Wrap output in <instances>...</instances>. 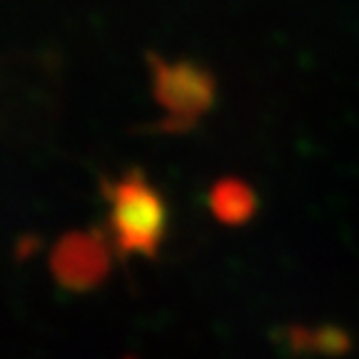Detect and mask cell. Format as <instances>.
<instances>
[{
  "instance_id": "1",
  "label": "cell",
  "mask_w": 359,
  "mask_h": 359,
  "mask_svg": "<svg viewBox=\"0 0 359 359\" xmlns=\"http://www.w3.org/2000/svg\"><path fill=\"white\" fill-rule=\"evenodd\" d=\"M107 200L110 230L118 250H123L125 255L155 257L168 224L160 192L140 172H130L107 187Z\"/></svg>"
},
{
  "instance_id": "2",
  "label": "cell",
  "mask_w": 359,
  "mask_h": 359,
  "mask_svg": "<svg viewBox=\"0 0 359 359\" xmlns=\"http://www.w3.org/2000/svg\"><path fill=\"white\" fill-rule=\"evenodd\" d=\"M152 80L157 102L180 128L200 118L215 97L212 78L192 62H152Z\"/></svg>"
},
{
  "instance_id": "3",
  "label": "cell",
  "mask_w": 359,
  "mask_h": 359,
  "mask_svg": "<svg viewBox=\"0 0 359 359\" xmlns=\"http://www.w3.org/2000/svg\"><path fill=\"white\" fill-rule=\"evenodd\" d=\"M53 275L70 290H88L107 272L105 242L95 232H75L62 237L53 250Z\"/></svg>"
},
{
  "instance_id": "4",
  "label": "cell",
  "mask_w": 359,
  "mask_h": 359,
  "mask_svg": "<svg viewBox=\"0 0 359 359\" xmlns=\"http://www.w3.org/2000/svg\"><path fill=\"white\" fill-rule=\"evenodd\" d=\"M210 208L219 222L240 224L252 217L255 195L240 180H219L210 192Z\"/></svg>"
}]
</instances>
